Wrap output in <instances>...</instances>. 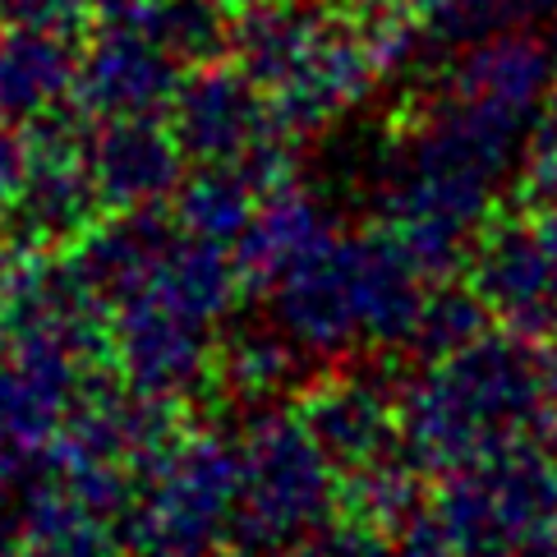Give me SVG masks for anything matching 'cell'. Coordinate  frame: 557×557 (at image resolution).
<instances>
[{
    "label": "cell",
    "instance_id": "1",
    "mask_svg": "<svg viewBox=\"0 0 557 557\" xmlns=\"http://www.w3.org/2000/svg\"><path fill=\"white\" fill-rule=\"evenodd\" d=\"M336 516V470L305 420L286 406L249 410L240 443V497L226 540L240 557H282L305 548Z\"/></svg>",
    "mask_w": 557,
    "mask_h": 557
},
{
    "label": "cell",
    "instance_id": "2",
    "mask_svg": "<svg viewBox=\"0 0 557 557\" xmlns=\"http://www.w3.org/2000/svg\"><path fill=\"white\" fill-rule=\"evenodd\" d=\"M466 276L488 300L497 327L530 342L557 336V253L530 212H493L474 235Z\"/></svg>",
    "mask_w": 557,
    "mask_h": 557
},
{
    "label": "cell",
    "instance_id": "3",
    "mask_svg": "<svg viewBox=\"0 0 557 557\" xmlns=\"http://www.w3.org/2000/svg\"><path fill=\"white\" fill-rule=\"evenodd\" d=\"M115 360L125 383L148 396H189L216 377V346L198 313L166 300L157 286L138 290L115 313Z\"/></svg>",
    "mask_w": 557,
    "mask_h": 557
},
{
    "label": "cell",
    "instance_id": "4",
    "mask_svg": "<svg viewBox=\"0 0 557 557\" xmlns=\"http://www.w3.org/2000/svg\"><path fill=\"white\" fill-rule=\"evenodd\" d=\"M185 74L138 24H107V33L78 55L74 102L97 121H144L166 115Z\"/></svg>",
    "mask_w": 557,
    "mask_h": 557
},
{
    "label": "cell",
    "instance_id": "5",
    "mask_svg": "<svg viewBox=\"0 0 557 557\" xmlns=\"http://www.w3.org/2000/svg\"><path fill=\"white\" fill-rule=\"evenodd\" d=\"M272 323L295 336L318 360H346L350 350H364L360 295H355L350 240L336 235L295 272L272 286Z\"/></svg>",
    "mask_w": 557,
    "mask_h": 557
},
{
    "label": "cell",
    "instance_id": "6",
    "mask_svg": "<svg viewBox=\"0 0 557 557\" xmlns=\"http://www.w3.org/2000/svg\"><path fill=\"white\" fill-rule=\"evenodd\" d=\"M171 129L194 162H240L272 129V102L240 65H194L171 102Z\"/></svg>",
    "mask_w": 557,
    "mask_h": 557
},
{
    "label": "cell",
    "instance_id": "7",
    "mask_svg": "<svg viewBox=\"0 0 557 557\" xmlns=\"http://www.w3.org/2000/svg\"><path fill=\"white\" fill-rule=\"evenodd\" d=\"M373 78H383V74H377L355 18H327L309 55L295 65V74L282 88L268 92L272 125L295 138H309L360 102L373 88Z\"/></svg>",
    "mask_w": 557,
    "mask_h": 557
},
{
    "label": "cell",
    "instance_id": "8",
    "mask_svg": "<svg viewBox=\"0 0 557 557\" xmlns=\"http://www.w3.org/2000/svg\"><path fill=\"white\" fill-rule=\"evenodd\" d=\"M107 198L97 189L88 162L78 157H33V171L14 203L0 212L14 249L55 253L74 249L102 226Z\"/></svg>",
    "mask_w": 557,
    "mask_h": 557
},
{
    "label": "cell",
    "instance_id": "9",
    "mask_svg": "<svg viewBox=\"0 0 557 557\" xmlns=\"http://www.w3.org/2000/svg\"><path fill=\"white\" fill-rule=\"evenodd\" d=\"M553 78H557V51L548 47V37H534L525 28H497L466 47L447 88L474 107L516 115V121H534V111H544L548 102Z\"/></svg>",
    "mask_w": 557,
    "mask_h": 557
},
{
    "label": "cell",
    "instance_id": "10",
    "mask_svg": "<svg viewBox=\"0 0 557 557\" xmlns=\"http://www.w3.org/2000/svg\"><path fill=\"white\" fill-rule=\"evenodd\" d=\"M88 171L97 189H102L107 208L115 212L162 203L185 181V148L175 138V129L162 125V115L107 121L102 129H92Z\"/></svg>",
    "mask_w": 557,
    "mask_h": 557
},
{
    "label": "cell",
    "instance_id": "11",
    "mask_svg": "<svg viewBox=\"0 0 557 557\" xmlns=\"http://www.w3.org/2000/svg\"><path fill=\"white\" fill-rule=\"evenodd\" d=\"M181 216H171L162 203L125 208L115 222H102L84 245H74L78 268L88 272L107 305H125L138 290H148L162 272L166 253L181 240Z\"/></svg>",
    "mask_w": 557,
    "mask_h": 557
},
{
    "label": "cell",
    "instance_id": "12",
    "mask_svg": "<svg viewBox=\"0 0 557 557\" xmlns=\"http://www.w3.org/2000/svg\"><path fill=\"white\" fill-rule=\"evenodd\" d=\"M332 240L336 235L327 226V212L309 194H300L295 185L268 194L245 235L235 240V263H240L245 290H272L286 272H295L305 258H313Z\"/></svg>",
    "mask_w": 557,
    "mask_h": 557
},
{
    "label": "cell",
    "instance_id": "13",
    "mask_svg": "<svg viewBox=\"0 0 557 557\" xmlns=\"http://www.w3.org/2000/svg\"><path fill=\"white\" fill-rule=\"evenodd\" d=\"M78 78V51L70 33L10 28L0 33V125L24 129L55 102H65Z\"/></svg>",
    "mask_w": 557,
    "mask_h": 557
},
{
    "label": "cell",
    "instance_id": "14",
    "mask_svg": "<svg viewBox=\"0 0 557 557\" xmlns=\"http://www.w3.org/2000/svg\"><path fill=\"white\" fill-rule=\"evenodd\" d=\"M323 24H327L323 0H263V5H253L235 18L231 55L258 88L272 92L309 55Z\"/></svg>",
    "mask_w": 557,
    "mask_h": 557
},
{
    "label": "cell",
    "instance_id": "15",
    "mask_svg": "<svg viewBox=\"0 0 557 557\" xmlns=\"http://www.w3.org/2000/svg\"><path fill=\"white\" fill-rule=\"evenodd\" d=\"M313 360L318 355H309L276 323L272 327H240L216 346V377H222L249 410H258V406H276L286 392L300 396L318 377Z\"/></svg>",
    "mask_w": 557,
    "mask_h": 557
},
{
    "label": "cell",
    "instance_id": "16",
    "mask_svg": "<svg viewBox=\"0 0 557 557\" xmlns=\"http://www.w3.org/2000/svg\"><path fill=\"white\" fill-rule=\"evenodd\" d=\"M429 511H433V480L414 461H406L401 451L336 474V516L364 521L392 534V540Z\"/></svg>",
    "mask_w": 557,
    "mask_h": 557
},
{
    "label": "cell",
    "instance_id": "17",
    "mask_svg": "<svg viewBox=\"0 0 557 557\" xmlns=\"http://www.w3.org/2000/svg\"><path fill=\"white\" fill-rule=\"evenodd\" d=\"M152 286L181 309L198 313L203 323H216V318H226L235 309V300H240L245 276H240L235 253H226L222 240H203V235L185 231L181 240H175V249L166 253V263Z\"/></svg>",
    "mask_w": 557,
    "mask_h": 557
},
{
    "label": "cell",
    "instance_id": "18",
    "mask_svg": "<svg viewBox=\"0 0 557 557\" xmlns=\"http://www.w3.org/2000/svg\"><path fill=\"white\" fill-rule=\"evenodd\" d=\"M258 203L263 198L253 194V185L245 181V171L235 162H203L175 189V216H181V226L189 235L222 240V245L240 240Z\"/></svg>",
    "mask_w": 557,
    "mask_h": 557
},
{
    "label": "cell",
    "instance_id": "19",
    "mask_svg": "<svg viewBox=\"0 0 557 557\" xmlns=\"http://www.w3.org/2000/svg\"><path fill=\"white\" fill-rule=\"evenodd\" d=\"M497 327L488 300L474 290L470 276H451V282H433L424 295L420 323L410 336V360L420 364H447L461 350H470L480 336Z\"/></svg>",
    "mask_w": 557,
    "mask_h": 557
},
{
    "label": "cell",
    "instance_id": "20",
    "mask_svg": "<svg viewBox=\"0 0 557 557\" xmlns=\"http://www.w3.org/2000/svg\"><path fill=\"white\" fill-rule=\"evenodd\" d=\"M138 28L181 65H212L231 55L235 24L226 18L222 0H152L138 18Z\"/></svg>",
    "mask_w": 557,
    "mask_h": 557
},
{
    "label": "cell",
    "instance_id": "21",
    "mask_svg": "<svg viewBox=\"0 0 557 557\" xmlns=\"http://www.w3.org/2000/svg\"><path fill=\"white\" fill-rule=\"evenodd\" d=\"M309 548H313V557H392L396 540L364 521H350V516H332L309 540Z\"/></svg>",
    "mask_w": 557,
    "mask_h": 557
},
{
    "label": "cell",
    "instance_id": "22",
    "mask_svg": "<svg viewBox=\"0 0 557 557\" xmlns=\"http://www.w3.org/2000/svg\"><path fill=\"white\" fill-rule=\"evenodd\" d=\"M84 14H88V0H0V18H5L10 28L74 33Z\"/></svg>",
    "mask_w": 557,
    "mask_h": 557
},
{
    "label": "cell",
    "instance_id": "23",
    "mask_svg": "<svg viewBox=\"0 0 557 557\" xmlns=\"http://www.w3.org/2000/svg\"><path fill=\"white\" fill-rule=\"evenodd\" d=\"M33 171V152H28V138L18 134L14 125H0V212H5L18 189H24Z\"/></svg>",
    "mask_w": 557,
    "mask_h": 557
},
{
    "label": "cell",
    "instance_id": "24",
    "mask_svg": "<svg viewBox=\"0 0 557 557\" xmlns=\"http://www.w3.org/2000/svg\"><path fill=\"white\" fill-rule=\"evenodd\" d=\"M392 557H461V553H456V544L447 540L443 521H437V516L429 511V516H420V521H414L410 530L396 534Z\"/></svg>",
    "mask_w": 557,
    "mask_h": 557
},
{
    "label": "cell",
    "instance_id": "25",
    "mask_svg": "<svg viewBox=\"0 0 557 557\" xmlns=\"http://www.w3.org/2000/svg\"><path fill=\"white\" fill-rule=\"evenodd\" d=\"M148 5H152V0H88V10L102 14L107 24H138Z\"/></svg>",
    "mask_w": 557,
    "mask_h": 557
},
{
    "label": "cell",
    "instance_id": "26",
    "mask_svg": "<svg viewBox=\"0 0 557 557\" xmlns=\"http://www.w3.org/2000/svg\"><path fill=\"white\" fill-rule=\"evenodd\" d=\"M521 557H557V525L544 530V534H534V540H525Z\"/></svg>",
    "mask_w": 557,
    "mask_h": 557
},
{
    "label": "cell",
    "instance_id": "27",
    "mask_svg": "<svg viewBox=\"0 0 557 557\" xmlns=\"http://www.w3.org/2000/svg\"><path fill=\"white\" fill-rule=\"evenodd\" d=\"M406 5H410L414 14H424V18H437V14H443V10H451V5H456V0H406Z\"/></svg>",
    "mask_w": 557,
    "mask_h": 557
},
{
    "label": "cell",
    "instance_id": "28",
    "mask_svg": "<svg viewBox=\"0 0 557 557\" xmlns=\"http://www.w3.org/2000/svg\"><path fill=\"white\" fill-rule=\"evenodd\" d=\"M10 249H14V240H10L5 222H0V276H5V268H10Z\"/></svg>",
    "mask_w": 557,
    "mask_h": 557
},
{
    "label": "cell",
    "instance_id": "29",
    "mask_svg": "<svg viewBox=\"0 0 557 557\" xmlns=\"http://www.w3.org/2000/svg\"><path fill=\"white\" fill-rule=\"evenodd\" d=\"M226 10H235V14H245V10H253V5H263V0H222Z\"/></svg>",
    "mask_w": 557,
    "mask_h": 557
},
{
    "label": "cell",
    "instance_id": "30",
    "mask_svg": "<svg viewBox=\"0 0 557 557\" xmlns=\"http://www.w3.org/2000/svg\"><path fill=\"white\" fill-rule=\"evenodd\" d=\"M548 24H553V28H548V47L557 51V5H553V14H548Z\"/></svg>",
    "mask_w": 557,
    "mask_h": 557
},
{
    "label": "cell",
    "instance_id": "31",
    "mask_svg": "<svg viewBox=\"0 0 557 557\" xmlns=\"http://www.w3.org/2000/svg\"><path fill=\"white\" fill-rule=\"evenodd\" d=\"M544 447H548V451H553V461H557V424H553V429H548V433H544Z\"/></svg>",
    "mask_w": 557,
    "mask_h": 557
},
{
    "label": "cell",
    "instance_id": "32",
    "mask_svg": "<svg viewBox=\"0 0 557 557\" xmlns=\"http://www.w3.org/2000/svg\"><path fill=\"white\" fill-rule=\"evenodd\" d=\"M323 5H336V10H355V5H364V0H323Z\"/></svg>",
    "mask_w": 557,
    "mask_h": 557
},
{
    "label": "cell",
    "instance_id": "33",
    "mask_svg": "<svg viewBox=\"0 0 557 557\" xmlns=\"http://www.w3.org/2000/svg\"><path fill=\"white\" fill-rule=\"evenodd\" d=\"M282 557H313V548L305 544V548H290V553H282Z\"/></svg>",
    "mask_w": 557,
    "mask_h": 557
},
{
    "label": "cell",
    "instance_id": "34",
    "mask_svg": "<svg viewBox=\"0 0 557 557\" xmlns=\"http://www.w3.org/2000/svg\"><path fill=\"white\" fill-rule=\"evenodd\" d=\"M226 557H240V553H226Z\"/></svg>",
    "mask_w": 557,
    "mask_h": 557
},
{
    "label": "cell",
    "instance_id": "35",
    "mask_svg": "<svg viewBox=\"0 0 557 557\" xmlns=\"http://www.w3.org/2000/svg\"><path fill=\"white\" fill-rule=\"evenodd\" d=\"M0 24H5V18H0Z\"/></svg>",
    "mask_w": 557,
    "mask_h": 557
}]
</instances>
